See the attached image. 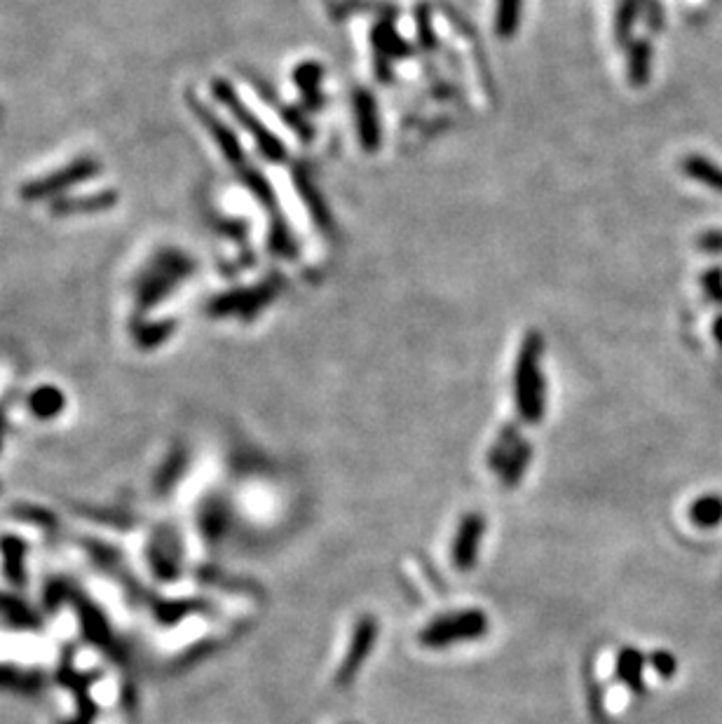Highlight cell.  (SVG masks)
<instances>
[{"label": "cell", "instance_id": "5", "mask_svg": "<svg viewBox=\"0 0 722 724\" xmlns=\"http://www.w3.org/2000/svg\"><path fill=\"white\" fill-rule=\"evenodd\" d=\"M355 115H356V127H359L361 143L366 150H376L380 141L378 131V111H376V101L368 92H356L355 94Z\"/></svg>", "mask_w": 722, "mask_h": 724}, {"label": "cell", "instance_id": "11", "mask_svg": "<svg viewBox=\"0 0 722 724\" xmlns=\"http://www.w3.org/2000/svg\"><path fill=\"white\" fill-rule=\"evenodd\" d=\"M521 443L519 434H516V427H507V430L502 431V436L497 439V443L493 446V453H491V469L493 471H500L502 474V469L507 467V462L512 459L513 450H516V446Z\"/></svg>", "mask_w": 722, "mask_h": 724}, {"label": "cell", "instance_id": "12", "mask_svg": "<svg viewBox=\"0 0 722 724\" xmlns=\"http://www.w3.org/2000/svg\"><path fill=\"white\" fill-rule=\"evenodd\" d=\"M532 458V448L531 443L521 441L519 446H516V450H513L512 459L507 462V467L502 469V481L507 487H516V483L521 481V476L525 474V467H528V462H531Z\"/></svg>", "mask_w": 722, "mask_h": 724}, {"label": "cell", "instance_id": "4", "mask_svg": "<svg viewBox=\"0 0 722 724\" xmlns=\"http://www.w3.org/2000/svg\"><path fill=\"white\" fill-rule=\"evenodd\" d=\"M376 635H378V623H376V619L371 617L361 619L359 626H356L355 631V638H352L350 650H347V657H345L343 666L338 668V678H336L338 685H347V682H352V678L356 675L361 663L366 661L368 652H371L373 642H376Z\"/></svg>", "mask_w": 722, "mask_h": 724}, {"label": "cell", "instance_id": "7", "mask_svg": "<svg viewBox=\"0 0 722 724\" xmlns=\"http://www.w3.org/2000/svg\"><path fill=\"white\" fill-rule=\"evenodd\" d=\"M643 668L645 659L640 652L621 650L620 659H617V673L633 691H643Z\"/></svg>", "mask_w": 722, "mask_h": 724}, {"label": "cell", "instance_id": "6", "mask_svg": "<svg viewBox=\"0 0 722 724\" xmlns=\"http://www.w3.org/2000/svg\"><path fill=\"white\" fill-rule=\"evenodd\" d=\"M683 169L689 179L694 181L704 183V186L713 188L717 193H722V169L716 167L713 162H708L706 158H699V155H689L688 159L683 162Z\"/></svg>", "mask_w": 722, "mask_h": 724}, {"label": "cell", "instance_id": "1", "mask_svg": "<svg viewBox=\"0 0 722 724\" xmlns=\"http://www.w3.org/2000/svg\"><path fill=\"white\" fill-rule=\"evenodd\" d=\"M516 406L525 422H540L544 415V378H542V335L531 331L516 362Z\"/></svg>", "mask_w": 722, "mask_h": 724}, {"label": "cell", "instance_id": "10", "mask_svg": "<svg viewBox=\"0 0 722 724\" xmlns=\"http://www.w3.org/2000/svg\"><path fill=\"white\" fill-rule=\"evenodd\" d=\"M649 63H652V47L648 40H638L631 47V59H629V78L636 87L648 82Z\"/></svg>", "mask_w": 722, "mask_h": 724}, {"label": "cell", "instance_id": "2", "mask_svg": "<svg viewBox=\"0 0 722 724\" xmlns=\"http://www.w3.org/2000/svg\"><path fill=\"white\" fill-rule=\"evenodd\" d=\"M488 631V619L481 610H467L460 614H451V617L436 619L429 623L420 633V642L424 647L439 650V647L455 645V642H467V640H476Z\"/></svg>", "mask_w": 722, "mask_h": 724}, {"label": "cell", "instance_id": "8", "mask_svg": "<svg viewBox=\"0 0 722 724\" xmlns=\"http://www.w3.org/2000/svg\"><path fill=\"white\" fill-rule=\"evenodd\" d=\"M521 7H523V0H497L495 29L502 40L513 38V34L519 31Z\"/></svg>", "mask_w": 722, "mask_h": 724}, {"label": "cell", "instance_id": "13", "mask_svg": "<svg viewBox=\"0 0 722 724\" xmlns=\"http://www.w3.org/2000/svg\"><path fill=\"white\" fill-rule=\"evenodd\" d=\"M652 666L657 668V673H659L661 678H673V673H676V659H673L668 652H655Z\"/></svg>", "mask_w": 722, "mask_h": 724}, {"label": "cell", "instance_id": "3", "mask_svg": "<svg viewBox=\"0 0 722 724\" xmlns=\"http://www.w3.org/2000/svg\"><path fill=\"white\" fill-rule=\"evenodd\" d=\"M485 521L481 514H469L464 516L460 523V530L455 535V544H453V565L457 570H472L476 565L479 558L481 539H483Z\"/></svg>", "mask_w": 722, "mask_h": 724}, {"label": "cell", "instance_id": "9", "mask_svg": "<svg viewBox=\"0 0 722 724\" xmlns=\"http://www.w3.org/2000/svg\"><path fill=\"white\" fill-rule=\"evenodd\" d=\"M689 516H692V521L697 523L699 527L720 526L722 523V497H717V495H706V497H699L697 502L692 504Z\"/></svg>", "mask_w": 722, "mask_h": 724}, {"label": "cell", "instance_id": "14", "mask_svg": "<svg viewBox=\"0 0 722 724\" xmlns=\"http://www.w3.org/2000/svg\"><path fill=\"white\" fill-rule=\"evenodd\" d=\"M699 244L704 249H722V232H711V235H706Z\"/></svg>", "mask_w": 722, "mask_h": 724}, {"label": "cell", "instance_id": "15", "mask_svg": "<svg viewBox=\"0 0 722 724\" xmlns=\"http://www.w3.org/2000/svg\"><path fill=\"white\" fill-rule=\"evenodd\" d=\"M716 338H717V343L722 345V317L716 322Z\"/></svg>", "mask_w": 722, "mask_h": 724}]
</instances>
